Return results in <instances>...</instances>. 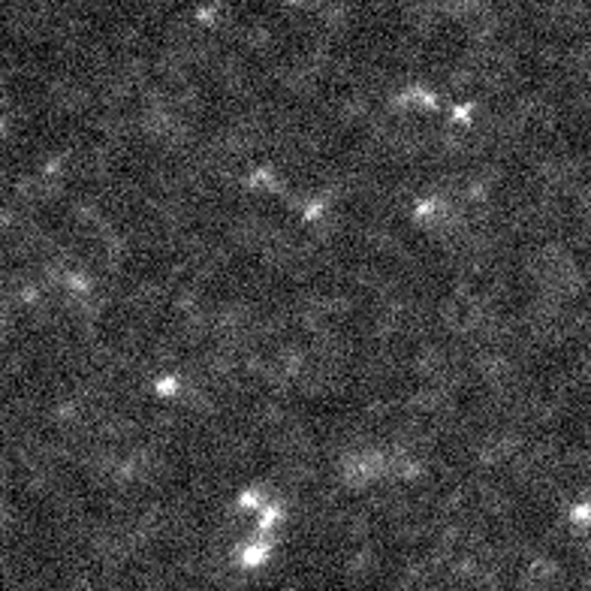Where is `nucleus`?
<instances>
[{"instance_id": "1", "label": "nucleus", "mask_w": 591, "mask_h": 591, "mask_svg": "<svg viewBox=\"0 0 591 591\" xmlns=\"http://www.w3.org/2000/svg\"><path fill=\"white\" fill-rule=\"evenodd\" d=\"M287 507L265 489H247L229 513V555L245 573L269 568L284 537Z\"/></svg>"}]
</instances>
